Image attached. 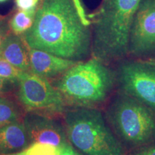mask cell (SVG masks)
<instances>
[{"label":"cell","instance_id":"5","mask_svg":"<svg viewBox=\"0 0 155 155\" xmlns=\"http://www.w3.org/2000/svg\"><path fill=\"white\" fill-rule=\"evenodd\" d=\"M103 113L126 150L155 142V113L138 100L117 91Z\"/></svg>","mask_w":155,"mask_h":155},{"label":"cell","instance_id":"7","mask_svg":"<svg viewBox=\"0 0 155 155\" xmlns=\"http://www.w3.org/2000/svg\"><path fill=\"white\" fill-rule=\"evenodd\" d=\"M114 71L118 91L138 100L155 113V63L124 59Z\"/></svg>","mask_w":155,"mask_h":155},{"label":"cell","instance_id":"17","mask_svg":"<svg viewBox=\"0 0 155 155\" xmlns=\"http://www.w3.org/2000/svg\"><path fill=\"white\" fill-rule=\"evenodd\" d=\"M8 17H2L0 18V50L5 42L6 38L10 33L11 30L9 25Z\"/></svg>","mask_w":155,"mask_h":155},{"label":"cell","instance_id":"23","mask_svg":"<svg viewBox=\"0 0 155 155\" xmlns=\"http://www.w3.org/2000/svg\"><path fill=\"white\" fill-rule=\"evenodd\" d=\"M147 61H152L153 63H155V58H151V59H148Z\"/></svg>","mask_w":155,"mask_h":155},{"label":"cell","instance_id":"15","mask_svg":"<svg viewBox=\"0 0 155 155\" xmlns=\"http://www.w3.org/2000/svg\"><path fill=\"white\" fill-rule=\"evenodd\" d=\"M26 155H61V149L53 145L35 142L25 149Z\"/></svg>","mask_w":155,"mask_h":155},{"label":"cell","instance_id":"24","mask_svg":"<svg viewBox=\"0 0 155 155\" xmlns=\"http://www.w3.org/2000/svg\"><path fill=\"white\" fill-rule=\"evenodd\" d=\"M7 1V0H0V3H2V2H5Z\"/></svg>","mask_w":155,"mask_h":155},{"label":"cell","instance_id":"18","mask_svg":"<svg viewBox=\"0 0 155 155\" xmlns=\"http://www.w3.org/2000/svg\"><path fill=\"white\" fill-rule=\"evenodd\" d=\"M128 155H155V142L132 150Z\"/></svg>","mask_w":155,"mask_h":155},{"label":"cell","instance_id":"16","mask_svg":"<svg viewBox=\"0 0 155 155\" xmlns=\"http://www.w3.org/2000/svg\"><path fill=\"white\" fill-rule=\"evenodd\" d=\"M22 73L3 58L0 57V77L17 85Z\"/></svg>","mask_w":155,"mask_h":155},{"label":"cell","instance_id":"1","mask_svg":"<svg viewBox=\"0 0 155 155\" xmlns=\"http://www.w3.org/2000/svg\"><path fill=\"white\" fill-rule=\"evenodd\" d=\"M91 23L80 0H42L22 37L30 48L83 61L91 57Z\"/></svg>","mask_w":155,"mask_h":155},{"label":"cell","instance_id":"8","mask_svg":"<svg viewBox=\"0 0 155 155\" xmlns=\"http://www.w3.org/2000/svg\"><path fill=\"white\" fill-rule=\"evenodd\" d=\"M129 56L155 58V0H141L136 11L129 36Z\"/></svg>","mask_w":155,"mask_h":155},{"label":"cell","instance_id":"12","mask_svg":"<svg viewBox=\"0 0 155 155\" xmlns=\"http://www.w3.org/2000/svg\"><path fill=\"white\" fill-rule=\"evenodd\" d=\"M30 144L23 120L0 127V155L22 152Z\"/></svg>","mask_w":155,"mask_h":155},{"label":"cell","instance_id":"20","mask_svg":"<svg viewBox=\"0 0 155 155\" xmlns=\"http://www.w3.org/2000/svg\"><path fill=\"white\" fill-rule=\"evenodd\" d=\"M16 86L17 85L15 83L0 77V93L1 94H7L16 88Z\"/></svg>","mask_w":155,"mask_h":155},{"label":"cell","instance_id":"13","mask_svg":"<svg viewBox=\"0 0 155 155\" xmlns=\"http://www.w3.org/2000/svg\"><path fill=\"white\" fill-rule=\"evenodd\" d=\"M25 112L14 99L0 93V127L23 120Z\"/></svg>","mask_w":155,"mask_h":155},{"label":"cell","instance_id":"21","mask_svg":"<svg viewBox=\"0 0 155 155\" xmlns=\"http://www.w3.org/2000/svg\"><path fill=\"white\" fill-rule=\"evenodd\" d=\"M61 155H83L71 144L61 148Z\"/></svg>","mask_w":155,"mask_h":155},{"label":"cell","instance_id":"22","mask_svg":"<svg viewBox=\"0 0 155 155\" xmlns=\"http://www.w3.org/2000/svg\"><path fill=\"white\" fill-rule=\"evenodd\" d=\"M4 155H26L25 153L24 152V150L22 151V152H17V153H13V154H4Z\"/></svg>","mask_w":155,"mask_h":155},{"label":"cell","instance_id":"11","mask_svg":"<svg viewBox=\"0 0 155 155\" xmlns=\"http://www.w3.org/2000/svg\"><path fill=\"white\" fill-rule=\"evenodd\" d=\"M0 57L22 72H30V47L22 35L10 32L0 50Z\"/></svg>","mask_w":155,"mask_h":155},{"label":"cell","instance_id":"4","mask_svg":"<svg viewBox=\"0 0 155 155\" xmlns=\"http://www.w3.org/2000/svg\"><path fill=\"white\" fill-rule=\"evenodd\" d=\"M63 123L70 144L86 155H128L101 108L67 107Z\"/></svg>","mask_w":155,"mask_h":155},{"label":"cell","instance_id":"25","mask_svg":"<svg viewBox=\"0 0 155 155\" xmlns=\"http://www.w3.org/2000/svg\"><path fill=\"white\" fill-rule=\"evenodd\" d=\"M2 16H1V15H0V18H2Z\"/></svg>","mask_w":155,"mask_h":155},{"label":"cell","instance_id":"9","mask_svg":"<svg viewBox=\"0 0 155 155\" xmlns=\"http://www.w3.org/2000/svg\"><path fill=\"white\" fill-rule=\"evenodd\" d=\"M23 123L31 144L42 143L60 149L70 144L63 123L58 121L56 116L38 112H26Z\"/></svg>","mask_w":155,"mask_h":155},{"label":"cell","instance_id":"6","mask_svg":"<svg viewBox=\"0 0 155 155\" xmlns=\"http://www.w3.org/2000/svg\"><path fill=\"white\" fill-rule=\"evenodd\" d=\"M17 101L24 111L63 116L66 109L63 96L49 80L31 72H23L17 83Z\"/></svg>","mask_w":155,"mask_h":155},{"label":"cell","instance_id":"2","mask_svg":"<svg viewBox=\"0 0 155 155\" xmlns=\"http://www.w3.org/2000/svg\"><path fill=\"white\" fill-rule=\"evenodd\" d=\"M141 0H103L93 15L91 57L109 65L129 56V36Z\"/></svg>","mask_w":155,"mask_h":155},{"label":"cell","instance_id":"19","mask_svg":"<svg viewBox=\"0 0 155 155\" xmlns=\"http://www.w3.org/2000/svg\"><path fill=\"white\" fill-rule=\"evenodd\" d=\"M42 0H15V6L17 9L28 10L38 7Z\"/></svg>","mask_w":155,"mask_h":155},{"label":"cell","instance_id":"3","mask_svg":"<svg viewBox=\"0 0 155 155\" xmlns=\"http://www.w3.org/2000/svg\"><path fill=\"white\" fill-rule=\"evenodd\" d=\"M52 83L67 107L101 108L116 89L114 69L93 57L78 62Z\"/></svg>","mask_w":155,"mask_h":155},{"label":"cell","instance_id":"14","mask_svg":"<svg viewBox=\"0 0 155 155\" xmlns=\"http://www.w3.org/2000/svg\"><path fill=\"white\" fill-rule=\"evenodd\" d=\"M37 8L38 7L28 10L17 9L9 19L11 32L17 35H24L33 25Z\"/></svg>","mask_w":155,"mask_h":155},{"label":"cell","instance_id":"10","mask_svg":"<svg viewBox=\"0 0 155 155\" xmlns=\"http://www.w3.org/2000/svg\"><path fill=\"white\" fill-rule=\"evenodd\" d=\"M30 72L50 80L55 79L78 62L56 56L48 52L30 48Z\"/></svg>","mask_w":155,"mask_h":155}]
</instances>
